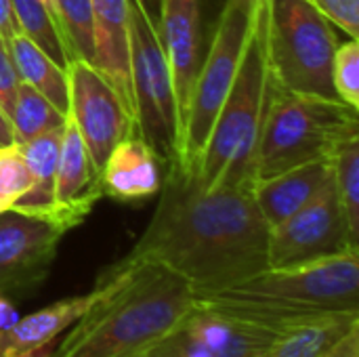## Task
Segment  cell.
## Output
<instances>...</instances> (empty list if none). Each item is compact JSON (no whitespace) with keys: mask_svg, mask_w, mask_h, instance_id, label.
I'll return each mask as SVG.
<instances>
[{"mask_svg":"<svg viewBox=\"0 0 359 357\" xmlns=\"http://www.w3.org/2000/svg\"><path fill=\"white\" fill-rule=\"evenodd\" d=\"M332 175V158L316 160L271 179L257 181L252 187L257 206L267 221L269 229L292 217L305 204H309L326 185Z\"/></svg>","mask_w":359,"mask_h":357,"instance_id":"obj_16","label":"cell"},{"mask_svg":"<svg viewBox=\"0 0 359 357\" xmlns=\"http://www.w3.org/2000/svg\"><path fill=\"white\" fill-rule=\"evenodd\" d=\"M359 322V314H324L276 332L259 357H324Z\"/></svg>","mask_w":359,"mask_h":357,"instance_id":"obj_19","label":"cell"},{"mask_svg":"<svg viewBox=\"0 0 359 357\" xmlns=\"http://www.w3.org/2000/svg\"><path fill=\"white\" fill-rule=\"evenodd\" d=\"M257 6L259 0H225L223 4L208 53L202 57L189 101L179 158V164L189 173H194L210 137L215 118L233 84L252 32Z\"/></svg>","mask_w":359,"mask_h":357,"instance_id":"obj_8","label":"cell"},{"mask_svg":"<svg viewBox=\"0 0 359 357\" xmlns=\"http://www.w3.org/2000/svg\"><path fill=\"white\" fill-rule=\"evenodd\" d=\"M65 118L67 116H63L46 97H42L29 84L21 82L8 112L13 141L15 145H23L48 130L61 128L65 124Z\"/></svg>","mask_w":359,"mask_h":357,"instance_id":"obj_21","label":"cell"},{"mask_svg":"<svg viewBox=\"0 0 359 357\" xmlns=\"http://www.w3.org/2000/svg\"><path fill=\"white\" fill-rule=\"evenodd\" d=\"M143 8L147 11V15L154 19V23L158 25V19H160V8H162V0H141Z\"/></svg>","mask_w":359,"mask_h":357,"instance_id":"obj_33","label":"cell"},{"mask_svg":"<svg viewBox=\"0 0 359 357\" xmlns=\"http://www.w3.org/2000/svg\"><path fill=\"white\" fill-rule=\"evenodd\" d=\"M61 135H63V126L48 130V133L19 145L21 156L27 166V173H29V187L13 204L11 210L25 213V215H38V217H46L53 221Z\"/></svg>","mask_w":359,"mask_h":357,"instance_id":"obj_18","label":"cell"},{"mask_svg":"<svg viewBox=\"0 0 359 357\" xmlns=\"http://www.w3.org/2000/svg\"><path fill=\"white\" fill-rule=\"evenodd\" d=\"M53 351H55V343H48V345H44L40 349H34V351H29V353H25V356L21 357H50Z\"/></svg>","mask_w":359,"mask_h":357,"instance_id":"obj_34","label":"cell"},{"mask_svg":"<svg viewBox=\"0 0 359 357\" xmlns=\"http://www.w3.org/2000/svg\"><path fill=\"white\" fill-rule=\"evenodd\" d=\"M13 128H11V120L6 116V112L0 105V147L4 145H13Z\"/></svg>","mask_w":359,"mask_h":357,"instance_id":"obj_32","label":"cell"},{"mask_svg":"<svg viewBox=\"0 0 359 357\" xmlns=\"http://www.w3.org/2000/svg\"><path fill=\"white\" fill-rule=\"evenodd\" d=\"M276 330L231 316L204 301L194 307L143 357H259Z\"/></svg>","mask_w":359,"mask_h":357,"instance_id":"obj_11","label":"cell"},{"mask_svg":"<svg viewBox=\"0 0 359 357\" xmlns=\"http://www.w3.org/2000/svg\"><path fill=\"white\" fill-rule=\"evenodd\" d=\"M194 303V288L166 265L120 259L50 357H143Z\"/></svg>","mask_w":359,"mask_h":357,"instance_id":"obj_2","label":"cell"},{"mask_svg":"<svg viewBox=\"0 0 359 357\" xmlns=\"http://www.w3.org/2000/svg\"><path fill=\"white\" fill-rule=\"evenodd\" d=\"M332 25L349 38H359V0H309Z\"/></svg>","mask_w":359,"mask_h":357,"instance_id":"obj_27","label":"cell"},{"mask_svg":"<svg viewBox=\"0 0 359 357\" xmlns=\"http://www.w3.org/2000/svg\"><path fill=\"white\" fill-rule=\"evenodd\" d=\"M267 59L273 82L297 95L337 99L334 25L309 0H265ZM339 101V99H337Z\"/></svg>","mask_w":359,"mask_h":357,"instance_id":"obj_6","label":"cell"},{"mask_svg":"<svg viewBox=\"0 0 359 357\" xmlns=\"http://www.w3.org/2000/svg\"><path fill=\"white\" fill-rule=\"evenodd\" d=\"M93 2V65L114 84L122 101L135 116L130 84V38H128V2L126 0H90Z\"/></svg>","mask_w":359,"mask_h":357,"instance_id":"obj_14","label":"cell"},{"mask_svg":"<svg viewBox=\"0 0 359 357\" xmlns=\"http://www.w3.org/2000/svg\"><path fill=\"white\" fill-rule=\"evenodd\" d=\"M162 170L158 208L124 259L162 263L196 295L233 288L267 269L269 225L252 187L206 191L179 162Z\"/></svg>","mask_w":359,"mask_h":357,"instance_id":"obj_1","label":"cell"},{"mask_svg":"<svg viewBox=\"0 0 359 357\" xmlns=\"http://www.w3.org/2000/svg\"><path fill=\"white\" fill-rule=\"evenodd\" d=\"M67 118L76 124L93 168L101 175L111 149L137 133V122L114 84L88 61L67 63Z\"/></svg>","mask_w":359,"mask_h":357,"instance_id":"obj_10","label":"cell"},{"mask_svg":"<svg viewBox=\"0 0 359 357\" xmlns=\"http://www.w3.org/2000/svg\"><path fill=\"white\" fill-rule=\"evenodd\" d=\"M19 84H21V80H19V74L15 69V61H13L11 48H8V40H4L0 36V105L6 112V116L13 107Z\"/></svg>","mask_w":359,"mask_h":357,"instance_id":"obj_28","label":"cell"},{"mask_svg":"<svg viewBox=\"0 0 359 357\" xmlns=\"http://www.w3.org/2000/svg\"><path fill=\"white\" fill-rule=\"evenodd\" d=\"M17 320H19V311L15 309L13 301L0 292V332L11 328Z\"/></svg>","mask_w":359,"mask_h":357,"instance_id":"obj_31","label":"cell"},{"mask_svg":"<svg viewBox=\"0 0 359 357\" xmlns=\"http://www.w3.org/2000/svg\"><path fill=\"white\" fill-rule=\"evenodd\" d=\"M15 34H19V29H17V23H15L11 0H0V36L4 40H11Z\"/></svg>","mask_w":359,"mask_h":357,"instance_id":"obj_30","label":"cell"},{"mask_svg":"<svg viewBox=\"0 0 359 357\" xmlns=\"http://www.w3.org/2000/svg\"><path fill=\"white\" fill-rule=\"evenodd\" d=\"M332 181L349 231L359 240V135L332 156Z\"/></svg>","mask_w":359,"mask_h":357,"instance_id":"obj_24","label":"cell"},{"mask_svg":"<svg viewBox=\"0 0 359 357\" xmlns=\"http://www.w3.org/2000/svg\"><path fill=\"white\" fill-rule=\"evenodd\" d=\"M332 86L337 99L359 107V42L349 38L347 42H339L334 61H332Z\"/></svg>","mask_w":359,"mask_h":357,"instance_id":"obj_25","label":"cell"},{"mask_svg":"<svg viewBox=\"0 0 359 357\" xmlns=\"http://www.w3.org/2000/svg\"><path fill=\"white\" fill-rule=\"evenodd\" d=\"M29 173L19 145L0 147V213L11 210L13 204L27 191Z\"/></svg>","mask_w":359,"mask_h":357,"instance_id":"obj_26","label":"cell"},{"mask_svg":"<svg viewBox=\"0 0 359 357\" xmlns=\"http://www.w3.org/2000/svg\"><path fill=\"white\" fill-rule=\"evenodd\" d=\"M196 299L276 332L324 314H359V250L267 267L233 288Z\"/></svg>","mask_w":359,"mask_h":357,"instance_id":"obj_3","label":"cell"},{"mask_svg":"<svg viewBox=\"0 0 359 357\" xmlns=\"http://www.w3.org/2000/svg\"><path fill=\"white\" fill-rule=\"evenodd\" d=\"M50 11L67 53V59L88 61L95 57L93 2L90 0H50Z\"/></svg>","mask_w":359,"mask_h":357,"instance_id":"obj_22","label":"cell"},{"mask_svg":"<svg viewBox=\"0 0 359 357\" xmlns=\"http://www.w3.org/2000/svg\"><path fill=\"white\" fill-rule=\"evenodd\" d=\"M99 179L103 196L118 202H139L160 191L162 166L139 133H133L111 149Z\"/></svg>","mask_w":359,"mask_h":357,"instance_id":"obj_15","label":"cell"},{"mask_svg":"<svg viewBox=\"0 0 359 357\" xmlns=\"http://www.w3.org/2000/svg\"><path fill=\"white\" fill-rule=\"evenodd\" d=\"M128 2L130 84L139 137L151 147L162 168L179 162V124L172 78L158 25L141 0Z\"/></svg>","mask_w":359,"mask_h":357,"instance_id":"obj_7","label":"cell"},{"mask_svg":"<svg viewBox=\"0 0 359 357\" xmlns=\"http://www.w3.org/2000/svg\"><path fill=\"white\" fill-rule=\"evenodd\" d=\"M15 23L19 34L38 44L53 61H57L63 69H67V53L63 48L53 11L46 0H11Z\"/></svg>","mask_w":359,"mask_h":357,"instance_id":"obj_23","label":"cell"},{"mask_svg":"<svg viewBox=\"0 0 359 357\" xmlns=\"http://www.w3.org/2000/svg\"><path fill=\"white\" fill-rule=\"evenodd\" d=\"M358 135L355 107L337 99L288 93L271 78L257 145L255 183L316 160H330L345 141Z\"/></svg>","mask_w":359,"mask_h":357,"instance_id":"obj_5","label":"cell"},{"mask_svg":"<svg viewBox=\"0 0 359 357\" xmlns=\"http://www.w3.org/2000/svg\"><path fill=\"white\" fill-rule=\"evenodd\" d=\"M324 357H359V322L353 324Z\"/></svg>","mask_w":359,"mask_h":357,"instance_id":"obj_29","label":"cell"},{"mask_svg":"<svg viewBox=\"0 0 359 357\" xmlns=\"http://www.w3.org/2000/svg\"><path fill=\"white\" fill-rule=\"evenodd\" d=\"M351 250H359V240L349 231L330 175L309 204L269 229L267 267H292Z\"/></svg>","mask_w":359,"mask_h":357,"instance_id":"obj_9","label":"cell"},{"mask_svg":"<svg viewBox=\"0 0 359 357\" xmlns=\"http://www.w3.org/2000/svg\"><path fill=\"white\" fill-rule=\"evenodd\" d=\"M8 48L15 61L19 80L36 88L46 97L63 116H67L69 97H67V69L53 61L38 44H34L23 34H15L8 40Z\"/></svg>","mask_w":359,"mask_h":357,"instance_id":"obj_20","label":"cell"},{"mask_svg":"<svg viewBox=\"0 0 359 357\" xmlns=\"http://www.w3.org/2000/svg\"><path fill=\"white\" fill-rule=\"evenodd\" d=\"M65 234L46 217L0 213V292L8 299H23L40 288Z\"/></svg>","mask_w":359,"mask_h":357,"instance_id":"obj_12","label":"cell"},{"mask_svg":"<svg viewBox=\"0 0 359 357\" xmlns=\"http://www.w3.org/2000/svg\"><path fill=\"white\" fill-rule=\"evenodd\" d=\"M90 301L93 290L82 297L61 299L25 318H19L11 328L0 332V357H21L53 343L63 330L82 318Z\"/></svg>","mask_w":359,"mask_h":357,"instance_id":"obj_17","label":"cell"},{"mask_svg":"<svg viewBox=\"0 0 359 357\" xmlns=\"http://www.w3.org/2000/svg\"><path fill=\"white\" fill-rule=\"evenodd\" d=\"M269 88L267 8L265 0H259L242 63L215 118L206 147L191 173L202 189L255 187L257 145L269 101Z\"/></svg>","mask_w":359,"mask_h":357,"instance_id":"obj_4","label":"cell"},{"mask_svg":"<svg viewBox=\"0 0 359 357\" xmlns=\"http://www.w3.org/2000/svg\"><path fill=\"white\" fill-rule=\"evenodd\" d=\"M158 32L172 78L181 147L194 84L202 65V0H162Z\"/></svg>","mask_w":359,"mask_h":357,"instance_id":"obj_13","label":"cell"}]
</instances>
